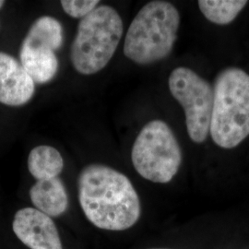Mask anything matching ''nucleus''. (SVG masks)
Segmentation results:
<instances>
[{"mask_svg":"<svg viewBox=\"0 0 249 249\" xmlns=\"http://www.w3.org/2000/svg\"><path fill=\"white\" fill-rule=\"evenodd\" d=\"M64 30L56 18H37L29 29L19 49V62L37 84H45L58 71L56 51L62 47Z\"/></svg>","mask_w":249,"mask_h":249,"instance_id":"7","label":"nucleus"},{"mask_svg":"<svg viewBox=\"0 0 249 249\" xmlns=\"http://www.w3.org/2000/svg\"><path fill=\"white\" fill-rule=\"evenodd\" d=\"M180 14L167 1L147 3L134 18L124 38V55L139 65L164 59L178 38Z\"/></svg>","mask_w":249,"mask_h":249,"instance_id":"2","label":"nucleus"},{"mask_svg":"<svg viewBox=\"0 0 249 249\" xmlns=\"http://www.w3.org/2000/svg\"><path fill=\"white\" fill-rule=\"evenodd\" d=\"M36 91V83L20 62L0 52V103L9 107L27 104Z\"/></svg>","mask_w":249,"mask_h":249,"instance_id":"9","label":"nucleus"},{"mask_svg":"<svg viewBox=\"0 0 249 249\" xmlns=\"http://www.w3.org/2000/svg\"></svg>","mask_w":249,"mask_h":249,"instance_id":"15","label":"nucleus"},{"mask_svg":"<svg viewBox=\"0 0 249 249\" xmlns=\"http://www.w3.org/2000/svg\"><path fill=\"white\" fill-rule=\"evenodd\" d=\"M5 4V2L4 1H2V0H0V9L3 7V5Z\"/></svg>","mask_w":249,"mask_h":249,"instance_id":"14","label":"nucleus"},{"mask_svg":"<svg viewBox=\"0 0 249 249\" xmlns=\"http://www.w3.org/2000/svg\"><path fill=\"white\" fill-rule=\"evenodd\" d=\"M134 168L143 178L166 184L178 174L182 151L169 125L153 120L143 126L131 151Z\"/></svg>","mask_w":249,"mask_h":249,"instance_id":"5","label":"nucleus"},{"mask_svg":"<svg viewBox=\"0 0 249 249\" xmlns=\"http://www.w3.org/2000/svg\"><path fill=\"white\" fill-rule=\"evenodd\" d=\"M168 85L173 97L184 108L189 138L195 143L204 142L210 133L213 88L194 71L185 67L172 71Z\"/></svg>","mask_w":249,"mask_h":249,"instance_id":"6","label":"nucleus"},{"mask_svg":"<svg viewBox=\"0 0 249 249\" xmlns=\"http://www.w3.org/2000/svg\"><path fill=\"white\" fill-rule=\"evenodd\" d=\"M248 3L242 0H199L197 5L207 19L215 24L226 25L237 17Z\"/></svg>","mask_w":249,"mask_h":249,"instance_id":"12","label":"nucleus"},{"mask_svg":"<svg viewBox=\"0 0 249 249\" xmlns=\"http://www.w3.org/2000/svg\"><path fill=\"white\" fill-rule=\"evenodd\" d=\"M12 229L16 236L31 249H63L62 242L51 217L35 208L18 211Z\"/></svg>","mask_w":249,"mask_h":249,"instance_id":"8","label":"nucleus"},{"mask_svg":"<svg viewBox=\"0 0 249 249\" xmlns=\"http://www.w3.org/2000/svg\"><path fill=\"white\" fill-rule=\"evenodd\" d=\"M123 21L116 9L101 5L80 19L71 47V61L77 71L92 75L110 62L123 36Z\"/></svg>","mask_w":249,"mask_h":249,"instance_id":"4","label":"nucleus"},{"mask_svg":"<svg viewBox=\"0 0 249 249\" xmlns=\"http://www.w3.org/2000/svg\"><path fill=\"white\" fill-rule=\"evenodd\" d=\"M28 169L37 181L58 178L64 169L62 155L51 146H37L29 154Z\"/></svg>","mask_w":249,"mask_h":249,"instance_id":"11","label":"nucleus"},{"mask_svg":"<svg viewBox=\"0 0 249 249\" xmlns=\"http://www.w3.org/2000/svg\"><path fill=\"white\" fill-rule=\"evenodd\" d=\"M98 0H63L64 11L72 18H83L97 8Z\"/></svg>","mask_w":249,"mask_h":249,"instance_id":"13","label":"nucleus"},{"mask_svg":"<svg viewBox=\"0 0 249 249\" xmlns=\"http://www.w3.org/2000/svg\"><path fill=\"white\" fill-rule=\"evenodd\" d=\"M78 195L83 213L100 229L124 231L141 217L140 197L131 181L110 166L93 163L81 170Z\"/></svg>","mask_w":249,"mask_h":249,"instance_id":"1","label":"nucleus"},{"mask_svg":"<svg viewBox=\"0 0 249 249\" xmlns=\"http://www.w3.org/2000/svg\"><path fill=\"white\" fill-rule=\"evenodd\" d=\"M210 133L223 149L238 146L249 136V75L228 68L217 76Z\"/></svg>","mask_w":249,"mask_h":249,"instance_id":"3","label":"nucleus"},{"mask_svg":"<svg viewBox=\"0 0 249 249\" xmlns=\"http://www.w3.org/2000/svg\"><path fill=\"white\" fill-rule=\"evenodd\" d=\"M30 197L36 210L49 217H59L69 207V196L59 178L37 181L30 189Z\"/></svg>","mask_w":249,"mask_h":249,"instance_id":"10","label":"nucleus"}]
</instances>
